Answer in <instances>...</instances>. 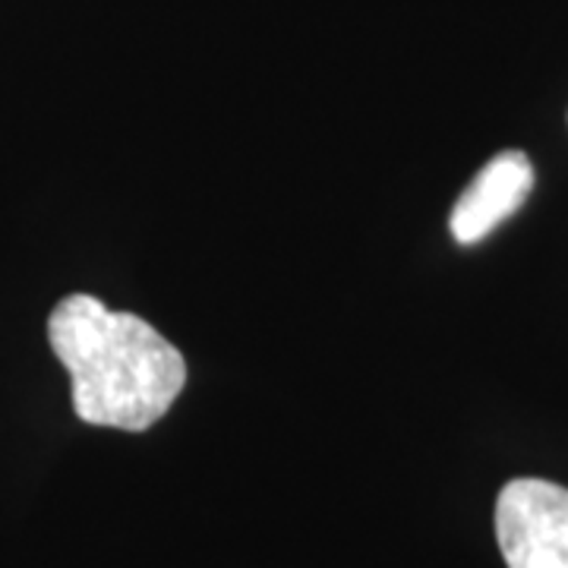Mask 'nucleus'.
<instances>
[{
	"mask_svg": "<svg viewBox=\"0 0 568 568\" xmlns=\"http://www.w3.org/2000/svg\"><path fill=\"white\" fill-rule=\"evenodd\" d=\"M48 342L70 373L82 424L140 433L162 420L186 383L178 347L136 313L70 294L48 316Z\"/></svg>",
	"mask_w": 568,
	"mask_h": 568,
	"instance_id": "1",
	"label": "nucleus"
},
{
	"mask_svg": "<svg viewBox=\"0 0 568 568\" xmlns=\"http://www.w3.org/2000/svg\"><path fill=\"white\" fill-rule=\"evenodd\" d=\"M534 186V164L525 152H503L484 164V171L467 183L452 209L448 231L458 244H477L493 227L506 222L528 200Z\"/></svg>",
	"mask_w": 568,
	"mask_h": 568,
	"instance_id": "3",
	"label": "nucleus"
},
{
	"mask_svg": "<svg viewBox=\"0 0 568 568\" xmlns=\"http://www.w3.org/2000/svg\"><path fill=\"white\" fill-rule=\"evenodd\" d=\"M496 540L508 568H568V489L537 477L506 484Z\"/></svg>",
	"mask_w": 568,
	"mask_h": 568,
	"instance_id": "2",
	"label": "nucleus"
}]
</instances>
